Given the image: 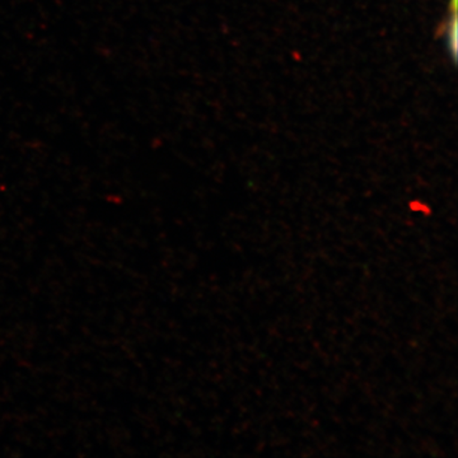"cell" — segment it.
Instances as JSON below:
<instances>
[{
  "label": "cell",
  "mask_w": 458,
  "mask_h": 458,
  "mask_svg": "<svg viewBox=\"0 0 458 458\" xmlns=\"http://www.w3.org/2000/svg\"><path fill=\"white\" fill-rule=\"evenodd\" d=\"M451 17L448 18V23L445 25V35H447L448 51L452 55V60L457 59V0L451 2Z\"/></svg>",
  "instance_id": "6da1fadb"
}]
</instances>
